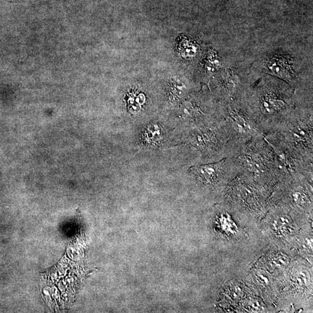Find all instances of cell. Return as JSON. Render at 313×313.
Listing matches in <instances>:
<instances>
[{"instance_id":"obj_1","label":"cell","mask_w":313,"mask_h":313,"mask_svg":"<svg viewBox=\"0 0 313 313\" xmlns=\"http://www.w3.org/2000/svg\"><path fill=\"white\" fill-rule=\"evenodd\" d=\"M292 116L279 131L265 135L270 143L282 147L298 157L313 161V116Z\"/></svg>"},{"instance_id":"obj_2","label":"cell","mask_w":313,"mask_h":313,"mask_svg":"<svg viewBox=\"0 0 313 313\" xmlns=\"http://www.w3.org/2000/svg\"><path fill=\"white\" fill-rule=\"evenodd\" d=\"M236 158L241 174L257 180L277 177L275 153L265 135L246 143Z\"/></svg>"},{"instance_id":"obj_3","label":"cell","mask_w":313,"mask_h":313,"mask_svg":"<svg viewBox=\"0 0 313 313\" xmlns=\"http://www.w3.org/2000/svg\"><path fill=\"white\" fill-rule=\"evenodd\" d=\"M292 223V220L286 215H281L277 217L273 221V228L275 231L282 230L289 227Z\"/></svg>"},{"instance_id":"obj_4","label":"cell","mask_w":313,"mask_h":313,"mask_svg":"<svg viewBox=\"0 0 313 313\" xmlns=\"http://www.w3.org/2000/svg\"><path fill=\"white\" fill-rule=\"evenodd\" d=\"M292 202L298 206H303L308 203V197L305 191L302 188L296 189L291 194Z\"/></svg>"},{"instance_id":"obj_5","label":"cell","mask_w":313,"mask_h":313,"mask_svg":"<svg viewBox=\"0 0 313 313\" xmlns=\"http://www.w3.org/2000/svg\"><path fill=\"white\" fill-rule=\"evenodd\" d=\"M311 277L307 270H299L295 274V280L296 283L301 285H306L311 282Z\"/></svg>"},{"instance_id":"obj_6","label":"cell","mask_w":313,"mask_h":313,"mask_svg":"<svg viewBox=\"0 0 313 313\" xmlns=\"http://www.w3.org/2000/svg\"><path fill=\"white\" fill-rule=\"evenodd\" d=\"M269 279V277L267 276L265 273H262L260 272L257 273V280L264 285L269 284L270 282V280Z\"/></svg>"},{"instance_id":"obj_7","label":"cell","mask_w":313,"mask_h":313,"mask_svg":"<svg viewBox=\"0 0 313 313\" xmlns=\"http://www.w3.org/2000/svg\"><path fill=\"white\" fill-rule=\"evenodd\" d=\"M273 263L276 264L277 266H282L286 265V264L288 263V260H287L286 257L278 256L273 259Z\"/></svg>"},{"instance_id":"obj_8","label":"cell","mask_w":313,"mask_h":313,"mask_svg":"<svg viewBox=\"0 0 313 313\" xmlns=\"http://www.w3.org/2000/svg\"><path fill=\"white\" fill-rule=\"evenodd\" d=\"M250 307L253 312H258L262 310V306L259 302L253 301L250 303Z\"/></svg>"}]
</instances>
